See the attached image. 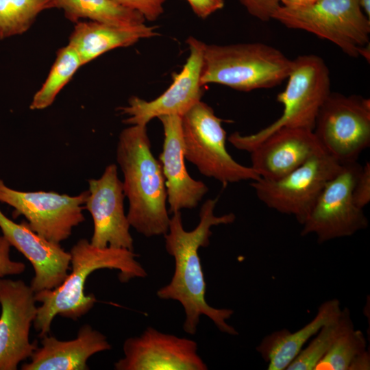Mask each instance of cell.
Instances as JSON below:
<instances>
[{
  "label": "cell",
  "instance_id": "9c48e42d",
  "mask_svg": "<svg viewBox=\"0 0 370 370\" xmlns=\"http://www.w3.org/2000/svg\"><path fill=\"white\" fill-rule=\"evenodd\" d=\"M313 132L325 152L342 164L357 161L370 145V100L331 92L322 105Z\"/></svg>",
  "mask_w": 370,
  "mask_h": 370
},
{
  "label": "cell",
  "instance_id": "83f0119b",
  "mask_svg": "<svg viewBox=\"0 0 370 370\" xmlns=\"http://www.w3.org/2000/svg\"><path fill=\"white\" fill-rule=\"evenodd\" d=\"M352 199L354 204L364 208L370 202V163L367 162L356 177L353 190Z\"/></svg>",
  "mask_w": 370,
  "mask_h": 370
},
{
  "label": "cell",
  "instance_id": "3957f363",
  "mask_svg": "<svg viewBox=\"0 0 370 370\" xmlns=\"http://www.w3.org/2000/svg\"><path fill=\"white\" fill-rule=\"evenodd\" d=\"M69 252L71 271L64 282L53 289L35 293L36 301L41 305L33 324L40 338L49 334L56 315L76 320L94 306L96 297L93 294L86 295L84 291L88 277L95 271L118 270L121 282L147 275L136 260L137 254L127 249L97 247L86 238H82Z\"/></svg>",
  "mask_w": 370,
  "mask_h": 370
},
{
  "label": "cell",
  "instance_id": "484cf974",
  "mask_svg": "<svg viewBox=\"0 0 370 370\" xmlns=\"http://www.w3.org/2000/svg\"><path fill=\"white\" fill-rule=\"evenodd\" d=\"M367 345L361 330L349 329L334 341L314 370H348L353 360L367 350Z\"/></svg>",
  "mask_w": 370,
  "mask_h": 370
},
{
  "label": "cell",
  "instance_id": "d6986e66",
  "mask_svg": "<svg viewBox=\"0 0 370 370\" xmlns=\"http://www.w3.org/2000/svg\"><path fill=\"white\" fill-rule=\"evenodd\" d=\"M31 356L30 362L22 365V370H87L88 359L96 353L110 350L106 336L86 324L77 337L60 341L45 335Z\"/></svg>",
  "mask_w": 370,
  "mask_h": 370
},
{
  "label": "cell",
  "instance_id": "44dd1931",
  "mask_svg": "<svg viewBox=\"0 0 370 370\" xmlns=\"http://www.w3.org/2000/svg\"><path fill=\"white\" fill-rule=\"evenodd\" d=\"M341 309L338 299L325 301L319 306L313 319L297 331L283 328L265 336L256 351L268 364L267 369L286 370L307 342L322 326L335 319Z\"/></svg>",
  "mask_w": 370,
  "mask_h": 370
},
{
  "label": "cell",
  "instance_id": "5bb4252c",
  "mask_svg": "<svg viewBox=\"0 0 370 370\" xmlns=\"http://www.w3.org/2000/svg\"><path fill=\"white\" fill-rule=\"evenodd\" d=\"M124 356L116 361V370H206L191 339L161 332L148 327L138 336L126 339Z\"/></svg>",
  "mask_w": 370,
  "mask_h": 370
},
{
  "label": "cell",
  "instance_id": "4fadbf2b",
  "mask_svg": "<svg viewBox=\"0 0 370 370\" xmlns=\"http://www.w3.org/2000/svg\"><path fill=\"white\" fill-rule=\"evenodd\" d=\"M35 293L21 280L0 278V370H16L38 347L29 331L37 315Z\"/></svg>",
  "mask_w": 370,
  "mask_h": 370
},
{
  "label": "cell",
  "instance_id": "8992f818",
  "mask_svg": "<svg viewBox=\"0 0 370 370\" xmlns=\"http://www.w3.org/2000/svg\"><path fill=\"white\" fill-rule=\"evenodd\" d=\"M272 19L327 40L351 58H369L370 18L359 0H320L298 8L280 5Z\"/></svg>",
  "mask_w": 370,
  "mask_h": 370
},
{
  "label": "cell",
  "instance_id": "ffe728a7",
  "mask_svg": "<svg viewBox=\"0 0 370 370\" xmlns=\"http://www.w3.org/2000/svg\"><path fill=\"white\" fill-rule=\"evenodd\" d=\"M157 35L156 27L145 23L123 26L80 21L75 23L68 45L75 50L83 66L112 49L129 47Z\"/></svg>",
  "mask_w": 370,
  "mask_h": 370
},
{
  "label": "cell",
  "instance_id": "cb8c5ba5",
  "mask_svg": "<svg viewBox=\"0 0 370 370\" xmlns=\"http://www.w3.org/2000/svg\"><path fill=\"white\" fill-rule=\"evenodd\" d=\"M82 66L75 50L67 45L60 48L40 88L34 95L31 110H43L50 106L64 86Z\"/></svg>",
  "mask_w": 370,
  "mask_h": 370
},
{
  "label": "cell",
  "instance_id": "4316f807",
  "mask_svg": "<svg viewBox=\"0 0 370 370\" xmlns=\"http://www.w3.org/2000/svg\"><path fill=\"white\" fill-rule=\"evenodd\" d=\"M124 8L140 13L149 21L157 20L164 12L166 0H112Z\"/></svg>",
  "mask_w": 370,
  "mask_h": 370
},
{
  "label": "cell",
  "instance_id": "1f68e13d",
  "mask_svg": "<svg viewBox=\"0 0 370 370\" xmlns=\"http://www.w3.org/2000/svg\"><path fill=\"white\" fill-rule=\"evenodd\" d=\"M370 369V355L365 350L358 355L351 362L348 370H369Z\"/></svg>",
  "mask_w": 370,
  "mask_h": 370
},
{
  "label": "cell",
  "instance_id": "ba28073f",
  "mask_svg": "<svg viewBox=\"0 0 370 370\" xmlns=\"http://www.w3.org/2000/svg\"><path fill=\"white\" fill-rule=\"evenodd\" d=\"M343 166L336 158L323 152L279 180L260 178L252 181L251 186L268 208L292 215L302 225L326 184Z\"/></svg>",
  "mask_w": 370,
  "mask_h": 370
},
{
  "label": "cell",
  "instance_id": "52a82bcc",
  "mask_svg": "<svg viewBox=\"0 0 370 370\" xmlns=\"http://www.w3.org/2000/svg\"><path fill=\"white\" fill-rule=\"evenodd\" d=\"M181 118L185 159L202 175L224 185L260 178L251 166L237 162L228 153L223 121L210 106L199 101Z\"/></svg>",
  "mask_w": 370,
  "mask_h": 370
},
{
  "label": "cell",
  "instance_id": "9a60e30c",
  "mask_svg": "<svg viewBox=\"0 0 370 370\" xmlns=\"http://www.w3.org/2000/svg\"><path fill=\"white\" fill-rule=\"evenodd\" d=\"M84 209L93 220L90 243L97 247L123 248L134 251L130 225L125 214L123 182L115 164L108 165L98 179L88 180Z\"/></svg>",
  "mask_w": 370,
  "mask_h": 370
},
{
  "label": "cell",
  "instance_id": "6da1fadb",
  "mask_svg": "<svg viewBox=\"0 0 370 370\" xmlns=\"http://www.w3.org/2000/svg\"><path fill=\"white\" fill-rule=\"evenodd\" d=\"M217 201L218 198L209 199L203 204L199 212V222L190 231L184 230L181 212L173 213L169 230L164 235L166 250L173 257L175 269L170 282L158 290L157 296L181 304L185 313L183 329L192 335L197 332L201 315L207 316L221 332L230 335L238 334L236 329L227 322L234 311L212 307L205 298L206 284L199 249L208 246L212 226L231 224L236 219L234 213L215 215Z\"/></svg>",
  "mask_w": 370,
  "mask_h": 370
},
{
  "label": "cell",
  "instance_id": "d4e9b609",
  "mask_svg": "<svg viewBox=\"0 0 370 370\" xmlns=\"http://www.w3.org/2000/svg\"><path fill=\"white\" fill-rule=\"evenodd\" d=\"M53 0H0V40L26 32Z\"/></svg>",
  "mask_w": 370,
  "mask_h": 370
},
{
  "label": "cell",
  "instance_id": "30bf717a",
  "mask_svg": "<svg viewBox=\"0 0 370 370\" xmlns=\"http://www.w3.org/2000/svg\"><path fill=\"white\" fill-rule=\"evenodd\" d=\"M362 168L357 161L344 163L330 180L302 224L301 236L313 234L319 243L348 237L366 229L368 219L352 199V190Z\"/></svg>",
  "mask_w": 370,
  "mask_h": 370
},
{
  "label": "cell",
  "instance_id": "603a6c76",
  "mask_svg": "<svg viewBox=\"0 0 370 370\" xmlns=\"http://www.w3.org/2000/svg\"><path fill=\"white\" fill-rule=\"evenodd\" d=\"M353 328L349 310L347 308L341 309L335 319L322 326L286 370H314L334 341Z\"/></svg>",
  "mask_w": 370,
  "mask_h": 370
},
{
  "label": "cell",
  "instance_id": "7c38bea8",
  "mask_svg": "<svg viewBox=\"0 0 370 370\" xmlns=\"http://www.w3.org/2000/svg\"><path fill=\"white\" fill-rule=\"evenodd\" d=\"M186 43L190 51L186 62L180 73L173 75L172 84L162 95L151 101L132 96L127 105L118 108L125 116V123L147 125L151 120L161 116H182L201 101L205 43L193 36L186 40Z\"/></svg>",
  "mask_w": 370,
  "mask_h": 370
},
{
  "label": "cell",
  "instance_id": "8fae6325",
  "mask_svg": "<svg viewBox=\"0 0 370 370\" xmlns=\"http://www.w3.org/2000/svg\"><path fill=\"white\" fill-rule=\"evenodd\" d=\"M87 195L88 190L75 196L53 191H21L8 187L0 179V202L14 208L12 217L23 215L31 230L59 244L85 221L82 211Z\"/></svg>",
  "mask_w": 370,
  "mask_h": 370
},
{
  "label": "cell",
  "instance_id": "f1b7e54d",
  "mask_svg": "<svg viewBox=\"0 0 370 370\" xmlns=\"http://www.w3.org/2000/svg\"><path fill=\"white\" fill-rule=\"evenodd\" d=\"M249 14L262 21H269L281 5L279 0H238Z\"/></svg>",
  "mask_w": 370,
  "mask_h": 370
},
{
  "label": "cell",
  "instance_id": "4dcf8cb0",
  "mask_svg": "<svg viewBox=\"0 0 370 370\" xmlns=\"http://www.w3.org/2000/svg\"><path fill=\"white\" fill-rule=\"evenodd\" d=\"M193 12L200 18L205 19L224 7V0H185Z\"/></svg>",
  "mask_w": 370,
  "mask_h": 370
},
{
  "label": "cell",
  "instance_id": "836d02e7",
  "mask_svg": "<svg viewBox=\"0 0 370 370\" xmlns=\"http://www.w3.org/2000/svg\"><path fill=\"white\" fill-rule=\"evenodd\" d=\"M360 6L365 14L370 18V0H359Z\"/></svg>",
  "mask_w": 370,
  "mask_h": 370
},
{
  "label": "cell",
  "instance_id": "5b68a950",
  "mask_svg": "<svg viewBox=\"0 0 370 370\" xmlns=\"http://www.w3.org/2000/svg\"><path fill=\"white\" fill-rule=\"evenodd\" d=\"M284 90L277 95L283 112L274 122L249 135L231 134L228 141L236 149L249 152L271 134L282 127L313 130L318 113L331 93L329 69L321 57L303 55L293 60Z\"/></svg>",
  "mask_w": 370,
  "mask_h": 370
},
{
  "label": "cell",
  "instance_id": "f546056e",
  "mask_svg": "<svg viewBox=\"0 0 370 370\" xmlns=\"http://www.w3.org/2000/svg\"><path fill=\"white\" fill-rule=\"evenodd\" d=\"M11 247L5 237L0 236V278L19 275L25 270L26 266L23 262L11 259Z\"/></svg>",
  "mask_w": 370,
  "mask_h": 370
},
{
  "label": "cell",
  "instance_id": "7a4b0ae2",
  "mask_svg": "<svg viewBox=\"0 0 370 370\" xmlns=\"http://www.w3.org/2000/svg\"><path fill=\"white\" fill-rule=\"evenodd\" d=\"M116 161L123 175L130 226L146 237L164 236L170 223L165 180L152 153L147 125H132L121 132Z\"/></svg>",
  "mask_w": 370,
  "mask_h": 370
},
{
  "label": "cell",
  "instance_id": "e0dca14e",
  "mask_svg": "<svg viewBox=\"0 0 370 370\" xmlns=\"http://www.w3.org/2000/svg\"><path fill=\"white\" fill-rule=\"evenodd\" d=\"M325 152L313 130L280 128L254 147L251 167L260 178L279 180L310 158Z\"/></svg>",
  "mask_w": 370,
  "mask_h": 370
},
{
  "label": "cell",
  "instance_id": "ac0fdd59",
  "mask_svg": "<svg viewBox=\"0 0 370 370\" xmlns=\"http://www.w3.org/2000/svg\"><path fill=\"white\" fill-rule=\"evenodd\" d=\"M164 131L162 151L159 157L165 180L169 212L197 207L208 193V186L190 177L185 164L182 118L179 115L158 117Z\"/></svg>",
  "mask_w": 370,
  "mask_h": 370
},
{
  "label": "cell",
  "instance_id": "277c9868",
  "mask_svg": "<svg viewBox=\"0 0 370 370\" xmlns=\"http://www.w3.org/2000/svg\"><path fill=\"white\" fill-rule=\"evenodd\" d=\"M293 60L262 42L204 46L201 83L249 92L275 87L287 79Z\"/></svg>",
  "mask_w": 370,
  "mask_h": 370
},
{
  "label": "cell",
  "instance_id": "7402d4cb",
  "mask_svg": "<svg viewBox=\"0 0 370 370\" xmlns=\"http://www.w3.org/2000/svg\"><path fill=\"white\" fill-rule=\"evenodd\" d=\"M55 8L63 11L73 23L88 19L108 24L132 26L145 23L138 12L118 5L112 0H53Z\"/></svg>",
  "mask_w": 370,
  "mask_h": 370
},
{
  "label": "cell",
  "instance_id": "2e32d148",
  "mask_svg": "<svg viewBox=\"0 0 370 370\" xmlns=\"http://www.w3.org/2000/svg\"><path fill=\"white\" fill-rule=\"evenodd\" d=\"M0 229L11 246L32 264L34 276L30 286L34 293L60 286L71 269V254L60 244L51 242L31 230L27 221L17 223L0 210Z\"/></svg>",
  "mask_w": 370,
  "mask_h": 370
},
{
  "label": "cell",
  "instance_id": "d6a6232c",
  "mask_svg": "<svg viewBox=\"0 0 370 370\" xmlns=\"http://www.w3.org/2000/svg\"><path fill=\"white\" fill-rule=\"evenodd\" d=\"M283 5L289 8L307 7L316 3L320 0H279Z\"/></svg>",
  "mask_w": 370,
  "mask_h": 370
}]
</instances>
